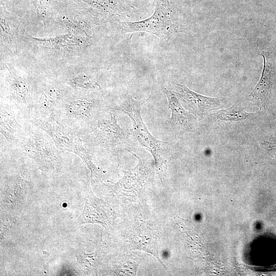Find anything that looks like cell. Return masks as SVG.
<instances>
[{"label":"cell","mask_w":276,"mask_h":276,"mask_svg":"<svg viewBox=\"0 0 276 276\" xmlns=\"http://www.w3.org/2000/svg\"><path fill=\"white\" fill-rule=\"evenodd\" d=\"M143 101H137L131 96L126 95L121 103L114 108L128 116L133 124L134 135L140 144L149 151L154 162L156 170L163 179V165L165 160L163 156V146L167 143L156 139L148 130L141 116Z\"/></svg>","instance_id":"6da1fadb"},{"label":"cell","mask_w":276,"mask_h":276,"mask_svg":"<svg viewBox=\"0 0 276 276\" xmlns=\"http://www.w3.org/2000/svg\"><path fill=\"white\" fill-rule=\"evenodd\" d=\"M32 121L51 137L58 149L74 153L80 157L89 170L92 180L97 177L98 169L83 147L80 137L71 129L62 124L52 114L43 119H34Z\"/></svg>","instance_id":"7a4b0ae2"},{"label":"cell","mask_w":276,"mask_h":276,"mask_svg":"<svg viewBox=\"0 0 276 276\" xmlns=\"http://www.w3.org/2000/svg\"><path fill=\"white\" fill-rule=\"evenodd\" d=\"M49 137L40 131H34L21 142L25 155L34 159L39 168L45 172L55 170L59 163L58 148Z\"/></svg>","instance_id":"3957f363"},{"label":"cell","mask_w":276,"mask_h":276,"mask_svg":"<svg viewBox=\"0 0 276 276\" xmlns=\"http://www.w3.org/2000/svg\"><path fill=\"white\" fill-rule=\"evenodd\" d=\"M121 33L146 32L158 36L162 42H167L178 30L171 14L162 8H157L149 18L136 22H123L120 24Z\"/></svg>","instance_id":"277c9868"},{"label":"cell","mask_w":276,"mask_h":276,"mask_svg":"<svg viewBox=\"0 0 276 276\" xmlns=\"http://www.w3.org/2000/svg\"><path fill=\"white\" fill-rule=\"evenodd\" d=\"M85 200L84 209L77 220L78 223H98L105 228H109L113 219V214L109 205L95 196L91 191L87 193Z\"/></svg>","instance_id":"5b68a950"},{"label":"cell","mask_w":276,"mask_h":276,"mask_svg":"<svg viewBox=\"0 0 276 276\" xmlns=\"http://www.w3.org/2000/svg\"><path fill=\"white\" fill-rule=\"evenodd\" d=\"M173 87L176 96L188 105L194 114L200 116L218 108L223 101L221 98L209 97L197 93L182 83H175Z\"/></svg>","instance_id":"8992f818"},{"label":"cell","mask_w":276,"mask_h":276,"mask_svg":"<svg viewBox=\"0 0 276 276\" xmlns=\"http://www.w3.org/2000/svg\"><path fill=\"white\" fill-rule=\"evenodd\" d=\"M94 129L100 144L109 150L116 149L125 138L124 130L111 113L99 120Z\"/></svg>","instance_id":"52a82bcc"},{"label":"cell","mask_w":276,"mask_h":276,"mask_svg":"<svg viewBox=\"0 0 276 276\" xmlns=\"http://www.w3.org/2000/svg\"><path fill=\"white\" fill-rule=\"evenodd\" d=\"M263 67L261 77L250 93L249 97L256 100L261 108L266 109L272 97V88L275 74L274 60L266 54H262Z\"/></svg>","instance_id":"ba28073f"},{"label":"cell","mask_w":276,"mask_h":276,"mask_svg":"<svg viewBox=\"0 0 276 276\" xmlns=\"http://www.w3.org/2000/svg\"><path fill=\"white\" fill-rule=\"evenodd\" d=\"M164 90L171 111V124L182 132L191 131L196 124L195 114L184 109L175 93L167 88H164Z\"/></svg>","instance_id":"9c48e42d"},{"label":"cell","mask_w":276,"mask_h":276,"mask_svg":"<svg viewBox=\"0 0 276 276\" xmlns=\"http://www.w3.org/2000/svg\"><path fill=\"white\" fill-rule=\"evenodd\" d=\"M126 242L131 249L143 250L154 256L166 269L158 256L157 240L154 231L144 224L136 226L127 236Z\"/></svg>","instance_id":"30bf717a"},{"label":"cell","mask_w":276,"mask_h":276,"mask_svg":"<svg viewBox=\"0 0 276 276\" xmlns=\"http://www.w3.org/2000/svg\"><path fill=\"white\" fill-rule=\"evenodd\" d=\"M128 151L137 158L138 164L133 169L124 171L123 177L115 185L116 188L133 189L144 183L147 178L148 167L146 162L130 151Z\"/></svg>","instance_id":"8fae6325"},{"label":"cell","mask_w":276,"mask_h":276,"mask_svg":"<svg viewBox=\"0 0 276 276\" xmlns=\"http://www.w3.org/2000/svg\"><path fill=\"white\" fill-rule=\"evenodd\" d=\"M1 133L8 142H13L18 137L20 126L14 111L8 107H1Z\"/></svg>","instance_id":"7c38bea8"},{"label":"cell","mask_w":276,"mask_h":276,"mask_svg":"<svg viewBox=\"0 0 276 276\" xmlns=\"http://www.w3.org/2000/svg\"><path fill=\"white\" fill-rule=\"evenodd\" d=\"M33 39L41 44L59 50L77 49L83 47L86 43L72 34L58 36L50 38H37L30 36Z\"/></svg>","instance_id":"4fadbf2b"},{"label":"cell","mask_w":276,"mask_h":276,"mask_svg":"<svg viewBox=\"0 0 276 276\" xmlns=\"http://www.w3.org/2000/svg\"><path fill=\"white\" fill-rule=\"evenodd\" d=\"M104 256V249L102 248L89 254L80 251L76 254L77 264L85 274H97L98 266Z\"/></svg>","instance_id":"5bb4252c"},{"label":"cell","mask_w":276,"mask_h":276,"mask_svg":"<svg viewBox=\"0 0 276 276\" xmlns=\"http://www.w3.org/2000/svg\"><path fill=\"white\" fill-rule=\"evenodd\" d=\"M7 82L15 98L20 102L27 104L30 99V91L26 80L8 67Z\"/></svg>","instance_id":"9a60e30c"},{"label":"cell","mask_w":276,"mask_h":276,"mask_svg":"<svg viewBox=\"0 0 276 276\" xmlns=\"http://www.w3.org/2000/svg\"><path fill=\"white\" fill-rule=\"evenodd\" d=\"M94 102L85 98L72 100L65 106V112L67 117L76 119L89 118L94 108Z\"/></svg>","instance_id":"2e32d148"},{"label":"cell","mask_w":276,"mask_h":276,"mask_svg":"<svg viewBox=\"0 0 276 276\" xmlns=\"http://www.w3.org/2000/svg\"><path fill=\"white\" fill-rule=\"evenodd\" d=\"M18 27L14 21L4 14L1 18V36L4 43L15 47L18 34Z\"/></svg>","instance_id":"e0dca14e"},{"label":"cell","mask_w":276,"mask_h":276,"mask_svg":"<svg viewBox=\"0 0 276 276\" xmlns=\"http://www.w3.org/2000/svg\"><path fill=\"white\" fill-rule=\"evenodd\" d=\"M61 98L60 89L56 86L48 85L44 87L39 98V104L41 109L48 112H52Z\"/></svg>","instance_id":"ac0fdd59"},{"label":"cell","mask_w":276,"mask_h":276,"mask_svg":"<svg viewBox=\"0 0 276 276\" xmlns=\"http://www.w3.org/2000/svg\"><path fill=\"white\" fill-rule=\"evenodd\" d=\"M251 116L241 105H235L225 109L220 110L213 115L217 121L224 122H237L246 120Z\"/></svg>","instance_id":"d6986e66"},{"label":"cell","mask_w":276,"mask_h":276,"mask_svg":"<svg viewBox=\"0 0 276 276\" xmlns=\"http://www.w3.org/2000/svg\"><path fill=\"white\" fill-rule=\"evenodd\" d=\"M67 83L72 86L87 89H99L100 85L93 77L81 74L71 78Z\"/></svg>","instance_id":"ffe728a7"},{"label":"cell","mask_w":276,"mask_h":276,"mask_svg":"<svg viewBox=\"0 0 276 276\" xmlns=\"http://www.w3.org/2000/svg\"><path fill=\"white\" fill-rule=\"evenodd\" d=\"M139 262L128 260L117 266L116 273L118 275H135Z\"/></svg>","instance_id":"44dd1931"},{"label":"cell","mask_w":276,"mask_h":276,"mask_svg":"<svg viewBox=\"0 0 276 276\" xmlns=\"http://www.w3.org/2000/svg\"><path fill=\"white\" fill-rule=\"evenodd\" d=\"M36 10L38 17L41 20L45 27V19L47 17V0H32Z\"/></svg>","instance_id":"7402d4cb"},{"label":"cell","mask_w":276,"mask_h":276,"mask_svg":"<svg viewBox=\"0 0 276 276\" xmlns=\"http://www.w3.org/2000/svg\"><path fill=\"white\" fill-rule=\"evenodd\" d=\"M268 148L273 151H276V137L271 139L266 142Z\"/></svg>","instance_id":"603a6c76"}]
</instances>
